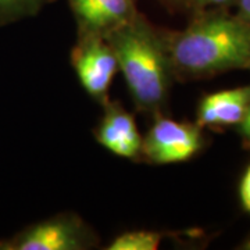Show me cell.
<instances>
[{"instance_id":"6da1fadb","label":"cell","mask_w":250,"mask_h":250,"mask_svg":"<svg viewBox=\"0 0 250 250\" xmlns=\"http://www.w3.org/2000/svg\"><path fill=\"white\" fill-rule=\"evenodd\" d=\"M172 70L187 77H207L250 64V24L239 16H202L167 45Z\"/></svg>"},{"instance_id":"7a4b0ae2","label":"cell","mask_w":250,"mask_h":250,"mask_svg":"<svg viewBox=\"0 0 250 250\" xmlns=\"http://www.w3.org/2000/svg\"><path fill=\"white\" fill-rule=\"evenodd\" d=\"M104 38L116 54L135 104L156 111L166 102L172 70L168 47L139 14L107 32Z\"/></svg>"},{"instance_id":"3957f363","label":"cell","mask_w":250,"mask_h":250,"mask_svg":"<svg viewBox=\"0 0 250 250\" xmlns=\"http://www.w3.org/2000/svg\"><path fill=\"white\" fill-rule=\"evenodd\" d=\"M202 145V126L157 117L142 139L141 154L153 164H174L192 159Z\"/></svg>"},{"instance_id":"277c9868","label":"cell","mask_w":250,"mask_h":250,"mask_svg":"<svg viewBox=\"0 0 250 250\" xmlns=\"http://www.w3.org/2000/svg\"><path fill=\"white\" fill-rule=\"evenodd\" d=\"M71 62L83 89L92 98L106 102L118 70L116 54L107 39L99 34H82L72 50Z\"/></svg>"},{"instance_id":"5b68a950","label":"cell","mask_w":250,"mask_h":250,"mask_svg":"<svg viewBox=\"0 0 250 250\" xmlns=\"http://www.w3.org/2000/svg\"><path fill=\"white\" fill-rule=\"evenodd\" d=\"M88 245L89 233L78 218L57 215L0 241V250H80Z\"/></svg>"},{"instance_id":"8992f818","label":"cell","mask_w":250,"mask_h":250,"mask_svg":"<svg viewBox=\"0 0 250 250\" xmlns=\"http://www.w3.org/2000/svg\"><path fill=\"white\" fill-rule=\"evenodd\" d=\"M98 142L108 152L124 159H136L142 153V136L134 116L118 103H106V111L96 129Z\"/></svg>"},{"instance_id":"52a82bcc","label":"cell","mask_w":250,"mask_h":250,"mask_svg":"<svg viewBox=\"0 0 250 250\" xmlns=\"http://www.w3.org/2000/svg\"><path fill=\"white\" fill-rule=\"evenodd\" d=\"M82 34L106 35L134 18L135 0H68Z\"/></svg>"},{"instance_id":"ba28073f","label":"cell","mask_w":250,"mask_h":250,"mask_svg":"<svg viewBox=\"0 0 250 250\" xmlns=\"http://www.w3.org/2000/svg\"><path fill=\"white\" fill-rule=\"evenodd\" d=\"M250 103V85L238 86L207 95L197 108L199 126L238 125L246 114Z\"/></svg>"},{"instance_id":"9c48e42d","label":"cell","mask_w":250,"mask_h":250,"mask_svg":"<svg viewBox=\"0 0 250 250\" xmlns=\"http://www.w3.org/2000/svg\"><path fill=\"white\" fill-rule=\"evenodd\" d=\"M161 243V233L156 231H131L121 233L110 243L108 250H156Z\"/></svg>"},{"instance_id":"30bf717a","label":"cell","mask_w":250,"mask_h":250,"mask_svg":"<svg viewBox=\"0 0 250 250\" xmlns=\"http://www.w3.org/2000/svg\"><path fill=\"white\" fill-rule=\"evenodd\" d=\"M50 0H0V24L34 14Z\"/></svg>"},{"instance_id":"8fae6325","label":"cell","mask_w":250,"mask_h":250,"mask_svg":"<svg viewBox=\"0 0 250 250\" xmlns=\"http://www.w3.org/2000/svg\"><path fill=\"white\" fill-rule=\"evenodd\" d=\"M239 196H241L242 206L245 207V210L250 213V166L248 167L246 172L243 174L241 181V187H239Z\"/></svg>"},{"instance_id":"7c38bea8","label":"cell","mask_w":250,"mask_h":250,"mask_svg":"<svg viewBox=\"0 0 250 250\" xmlns=\"http://www.w3.org/2000/svg\"><path fill=\"white\" fill-rule=\"evenodd\" d=\"M236 126H238V134L241 135L243 142L246 143L248 146H250V103L249 107L246 110V114Z\"/></svg>"},{"instance_id":"4fadbf2b","label":"cell","mask_w":250,"mask_h":250,"mask_svg":"<svg viewBox=\"0 0 250 250\" xmlns=\"http://www.w3.org/2000/svg\"><path fill=\"white\" fill-rule=\"evenodd\" d=\"M239 17L250 24V0H239Z\"/></svg>"},{"instance_id":"5bb4252c","label":"cell","mask_w":250,"mask_h":250,"mask_svg":"<svg viewBox=\"0 0 250 250\" xmlns=\"http://www.w3.org/2000/svg\"><path fill=\"white\" fill-rule=\"evenodd\" d=\"M196 4L199 6H203V7H208V6H223L229 3L231 0H193Z\"/></svg>"},{"instance_id":"9a60e30c","label":"cell","mask_w":250,"mask_h":250,"mask_svg":"<svg viewBox=\"0 0 250 250\" xmlns=\"http://www.w3.org/2000/svg\"><path fill=\"white\" fill-rule=\"evenodd\" d=\"M242 248H243V249L250 250V236H249V238H248V239H246V242L243 243V246H242Z\"/></svg>"},{"instance_id":"2e32d148","label":"cell","mask_w":250,"mask_h":250,"mask_svg":"<svg viewBox=\"0 0 250 250\" xmlns=\"http://www.w3.org/2000/svg\"><path fill=\"white\" fill-rule=\"evenodd\" d=\"M248 68H249V70H250V64H249V67H248Z\"/></svg>"}]
</instances>
